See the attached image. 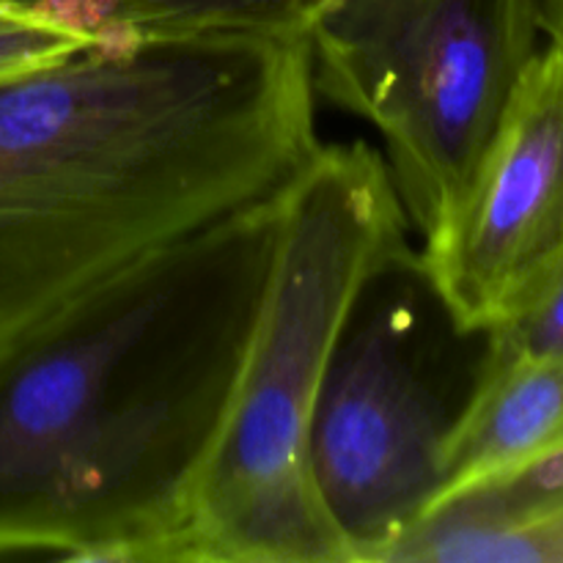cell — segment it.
<instances>
[{
  "mask_svg": "<svg viewBox=\"0 0 563 563\" xmlns=\"http://www.w3.org/2000/svg\"><path fill=\"white\" fill-rule=\"evenodd\" d=\"M284 231V192L0 341V555L181 561Z\"/></svg>",
  "mask_w": 563,
  "mask_h": 563,
  "instance_id": "cell-1",
  "label": "cell"
},
{
  "mask_svg": "<svg viewBox=\"0 0 563 563\" xmlns=\"http://www.w3.org/2000/svg\"><path fill=\"white\" fill-rule=\"evenodd\" d=\"M306 38L99 36L0 80V341L278 196L317 152Z\"/></svg>",
  "mask_w": 563,
  "mask_h": 563,
  "instance_id": "cell-2",
  "label": "cell"
},
{
  "mask_svg": "<svg viewBox=\"0 0 563 563\" xmlns=\"http://www.w3.org/2000/svg\"><path fill=\"white\" fill-rule=\"evenodd\" d=\"M388 165L366 143L322 146L284 190L264 311L185 533L192 563H352L311 476L313 407L352 300L407 242Z\"/></svg>",
  "mask_w": 563,
  "mask_h": 563,
  "instance_id": "cell-3",
  "label": "cell"
},
{
  "mask_svg": "<svg viewBox=\"0 0 563 563\" xmlns=\"http://www.w3.org/2000/svg\"><path fill=\"white\" fill-rule=\"evenodd\" d=\"M487 357V330L454 317L407 242L363 280L330 352L308 440L313 487L352 563H379L440 498L445 445Z\"/></svg>",
  "mask_w": 563,
  "mask_h": 563,
  "instance_id": "cell-4",
  "label": "cell"
},
{
  "mask_svg": "<svg viewBox=\"0 0 563 563\" xmlns=\"http://www.w3.org/2000/svg\"><path fill=\"white\" fill-rule=\"evenodd\" d=\"M542 36L539 0H341L306 42L313 93L379 132L423 236L476 176Z\"/></svg>",
  "mask_w": 563,
  "mask_h": 563,
  "instance_id": "cell-5",
  "label": "cell"
},
{
  "mask_svg": "<svg viewBox=\"0 0 563 563\" xmlns=\"http://www.w3.org/2000/svg\"><path fill=\"white\" fill-rule=\"evenodd\" d=\"M423 267L467 330L533 306L563 264V47L528 69L456 207L423 234Z\"/></svg>",
  "mask_w": 563,
  "mask_h": 563,
  "instance_id": "cell-6",
  "label": "cell"
},
{
  "mask_svg": "<svg viewBox=\"0 0 563 563\" xmlns=\"http://www.w3.org/2000/svg\"><path fill=\"white\" fill-rule=\"evenodd\" d=\"M379 563H563V445L440 495Z\"/></svg>",
  "mask_w": 563,
  "mask_h": 563,
  "instance_id": "cell-7",
  "label": "cell"
},
{
  "mask_svg": "<svg viewBox=\"0 0 563 563\" xmlns=\"http://www.w3.org/2000/svg\"><path fill=\"white\" fill-rule=\"evenodd\" d=\"M563 445V361H489L443 456V493Z\"/></svg>",
  "mask_w": 563,
  "mask_h": 563,
  "instance_id": "cell-8",
  "label": "cell"
},
{
  "mask_svg": "<svg viewBox=\"0 0 563 563\" xmlns=\"http://www.w3.org/2000/svg\"><path fill=\"white\" fill-rule=\"evenodd\" d=\"M86 36H236L306 38L341 0H20Z\"/></svg>",
  "mask_w": 563,
  "mask_h": 563,
  "instance_id": "cell-9",
  "label": "cell"
},
{
  "mask_svg": "<svg viewBox=\"0 0 563 563\" xmlns=\"http://www.w3.org/2000/svg\"><path fill=\"white\" fill-rule=\"evenodd\" d=\"M88 42L93 36L60 25L20 0H0V80L60 58Z\"/></svg>",
  "mask_w": 563,
  "mask_h": 563,
  "instance_id": "cell-10",
  "label": "cell"
},
{
  "mask_svg": "<svg viewBox=\"0 0 563 563\" xmlns=\"http://www.w3.org/2000/svg\"><path fill=\"white\" fill-rule=\"evenodd\" d=\"M563 361V264L528 311L489 330V361Z\"/></svg>",
  "mask_w": 563,
  "mask_h": 563,
  "instance_id": "cell-11",
  "label": "cell"
},
{
  "mask_svg": "<svg viewBox=\"0 0 563 563\" xmlns=\"http://www.w3.org/2000/svg\"><path fill=\"white\" fill-rule=\"evenodd\" d=\"M542 3L544 36L563 47V0H539Z\"/></svg>",
  "mask_w": 563,
  "mask_h": 563,
  "instance_id": "cell-12",
  "label": "cell"
}]
</instances>
